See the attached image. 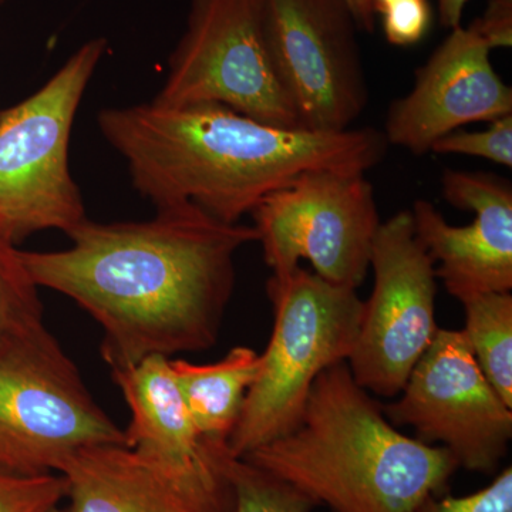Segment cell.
Segmentation results:
<instances>
[{"label":"cell","instance_id":"obj_1","mask_svg":"<svg viewBox=\"0 0 512 512\" xmlns=\"http://www.w3.org/2000/svg\"><path fill=\"white\" fill-rule=\"evenodd\" d=\"M60 251H20L37 288L73 299L104 332L111 370L151 356L211 348L235 288V256L258 242L192 204L143 222L84 220Z\"/></svg>","mask_w":512,"mask_h":512},{"label":"cell","instance_id":"obj_2","mask_svg":"<svg viewBox=\"0 0 512 512\" xmlns=\"http://www.w3.org/2000/svg\"><path fill=\"white\" fill-rule=\"evenodd\" d=\"M97 124L156 210L192 204L227 224L308 171L366 174L389 147L376 128L278 127L220 104L113 107Z\"/></svg>","mask_w":512,"mask_h":512},{"label":"cell","instance_id":"obj_3","mask_svg":"<svg viewBox=\"0 0 512 512\" xmlns=\"http://www.w3.org/2000/svg\"><path fill=\"white\" fill-rule=\"evenodd\" d=\"M332 512H414L446 493L457 461L400 433L348 362L320 373L298 424L242 458Z\"/></svg>","mask_w":512,"mask_h":512},{"label":"cell","instance_id":"obj_4","mask_svg":"<svg viewBox=\"0 0 512 512\" xmlns=\"http://www.w3.org/2000/svg\"><path fill=\"white\" fill-rule=\"evenodd\" d=\"M274 329L258 379L249 390L228 450L244 458L289 433L301 419L320 373L348 362L355 349L363 303L357 289L329 284L301 265L272 275L268 285Z\"/></svg>","mask_w":512,"mask_h":512},{"label":"cell","instance_id":"obj_5","mask_svg":"<svg viewBox=\"0 0 512 512\" xmlns=\"http://www.w3.org/2000/svg\"><path fill=\"white\" fill-rule=\"evenodd\" d=\"M109 43L80 46L45 86L0 113V237L18 245L36 232L64 234L87 220L69 146L84 93Z\"/></svg>","mask_w":512,"mask_h":512},{"label":"cell","instance_id":"obj_6","mask_svg":"<svg viewBox=\"0 0 512 512\" xmlns=\"http://www.w3.org/2000/svg\"><path fill=\"white\" fill-rule=\"evenodd\" d=\"M126 446L46 326L0 343V468L60 473L86 448Z\"/></svg>","mask_w":512,"mask_h":512},{"label":"cell","instance_id":"obj_7","mask_svg":"<svg viewBox=\"0 0 512 512\" xmlns=\"http://www.w3.org/2000/svg\"><path fill=\"white\" fill-rule=\"evenodd\" d=\"M153 103L220 104L272 126L302 128L269 56L258 0H191Z\"/></svg>","mask_w":512,"mask_h":512},{"label":"cell","instance_id":"obj_8","mask_svg":"<svg viewBox=\"0 0 512 512\" xmlns=\"http://www.w3.org/2000/svg\"><path fill=\"white\" fill-rule=\"evenodd\" d=\"M272 275L308 261L329 284L357 289L370 268L380 221L366 174L315 170L272 192L251 212Z\"/></svg>","mask_w":512,"mask_h":512},{"label":"cell","instance_id":"obj_9","mask_svg":"<svg viewBox=\"0 0 512 512\" xmlns=\"http://www.w3.org/2000/svg\"><path fill=\"white\" fill-rule=\"evenodd\" d=\"M262 33L303 130H349L369 101L346 0H258Z\"/></svg>","mask_w":512,"mask_h":512},{"label":"cell","instance_id":"obj_10","mask_svg":"<svg viewBox=\"0 0 512 512\" xmlns=\"http://www.w3.org/2000/svg\"><path fill=\"white\" fill-rule=\"evenodd\" d=\"M372 295L363 303L355 349L348 360L366 392L394 399L436 336L437 276L417 238L410 210L382 222L373 239Z\"/></svg>","mask_w":512,"mask_h":512},{"label":"cell","instance_id":"obj_11","mask_svg":"<svg viewBox=\"0 0 512 512\" xmlns=\"http://www.w3.org/2000/svg\"><path fill=\"white\" fill-rule=\"evenodd\" d=\"M394 402L393 426L446 448L458 468L493 476L512 439V409L481 372L463 330L439 329Z\"/></svg>","mask_w":512,"mask_h":512},{"label":"cell","instance_id":"obj_12","mask_svg":"<svg viewBox=\"0 0 512 512\" xmlns=\"http://www.w3.org/2000/svg\"><path fill=\"white\" fill-rule=\"evenodd\" d=\"M130 407L126 447L194 512H232L228 447L212 446L195 427L171 372L170 359L151 356L111 370Z\"/></svg>","mask_w":512,"mask_h":512},{"label":"cell","instance_id":"obj_13","mask_svg":"<svg viewBox=\"0 0 512 512\" xmlns=\"http://www.w3.org/2000/svg\"><path fill=\"white\" fill-rule=\"evenodd\" d=\"M490 53L473 26L451 29L414 72L413 89L390 106L387 143L423 156L458 128L512 114V89L495 72Z\"/></svg>","mask_w":512,"mask_h":512},{"label":"cell","instance_id":"obj_14","mask_svg":"<svg viewBox=\"0 0 512 512\" xmlns=\"http://www.w3.org/2000/svg\"><path fill=\"white\" fill-rule=\"evenodd\" d=\"M443 195L448 204L471 211L466 227L448 224L431 202L414 201V231L433 262L436 276L456 299L474 293L511 292L512 188L498 175L444 171Z\"/></svg>","mask_w":512,"mask_h":512},{"label":"cell","instance_id":"obj_15","mask_svg":"<svg viewBox=\"0 0 512 512\" xmlns=\"http://www.w3.org/2000/svg\"><path fill=\"white\" fill-rule=\"evenodd\" d=\"M64 512H194L126 446L86 448L64 464Z\"/></svg>","mask_w":512,"mask_h":512},{"label":"cell","instance_id":"obj_16","mask_svg":"<svg viewBox=\"0 0 512 512\" xmlns=\"http://www.w3.org/2000/svg\"><path fill=\"white\" fill-rule=\"evenodd\" d=\"M170 366L201 436L212 446L228 447L245 399L261 372L262 353L237 346L220 362L211 365L170 359Z\"/></svg>","mask_w":512,"mask_h":512},{"label":"cell","instance_id":"obj_17","mask_svg":"<svg viewBox=\"0 0 512 512\" xmlns=\"http://www.w3.org/2000/svg\"><path fill=\"white\" fill-rule=\"evenodd\" d=\"M466 312L464 335L481 372L512 409V295L474 293L458 299Z\"/></svg>","mask_w":512,"mask_h":512},{"label":"cell","instance_id":"obj_18","mask_svg":"<svg viewBox=\"0 0 512 512\" xmlns=\"http://www.w3.org/2000/svg\"><path fill=\"white\" fill-rule=\"evenodd\" d=\"M45 326L39 288L20 249L0 237V343Z\"/></svg>","mask_w":512,"mask_h":512},{"label":"cell","instance_id":"obj_19","mask_svg":"<svg viewBox=\"0 0 512 512\" xmlns=\"http://www.w3.org/2000/svg\"><path fill=\"white\" fill-rule=\"evenodd\" d=\"M227 474L234 490L232 512H312L318 507L298 488L242 458H228Z\"/></svg>","mask_w":512,"mask_h":512},{"label":"cell","instance_id":"obj_20","mask_svg":"<svg viewBox=\"0 0 512 512\" xmlns=\"http://www.w3.org/2000/svg\"><path fill=\"white\" fill-rule=\"evenodd\" d=\"M64 498L62 474H20L0 468V512H50Z\"/></svg>","mask_w":512,"mask_h":512},{"label":"cell","instance_id":"obj_21","mask_svg":"<svg viewBox=\"0 0 512 512\" xmlns=\"http://www.w3.org/2000/svg\"><path fill=\"white\" fill-rule=\"evenodd\" d=\"M431 151L437 154L480 157L511 168L512 114L491 121L483 131H453L437 140Z\"/></svg>","mask_w":512,"mask_h":512},{"label":"cell","instance_id":"obj_22","mask_svg":"<svg viewBox=\"0 0 512 512\" xmlns=\"http://www.w3.org/2000/svg\"><path fill=\"white\" fill-rule=\"evenodd\" d=\"M414 512H512V468L505 467L487 487L464 497L429 495Z\"/></svg>","mask_w":512,"mask_h":512},{"label":"cell","instance_id":"obj_23","mask_svg":"<svg viewBox=\"0 0 512 512\" xmlns=\"http://www.w3.org/2000/svg\"><path fill=\"white\" fill-rule=\"evenodd\" d=\"M380 15L387 42L400 47L420 43L429 33L433 20L429 0H396Z\"/></svg>","mask_w":512,"mask_h":512},{"label":"cell","instance_id":"obj_24","mask_svg":"<svg viewBox=\"0 0 512 512\" xmlns=\"http://www.w3.org/2000/svg\"><path fill=\"white\" fill-rule=\"evenodd\" d=\"M491 50L512 45V0H490L483 16L471 23Z\"/></svg>","mask_w":512,"mask_h":512},{"label":"cell","instance_id":"obj_25","mask_svg":"<svg viewBox=\"0 0 512 512\" xmlns=\"http://www.w3.org/2000/svg\"><path fill=\"white\" fill-rule=\"evenodd\" d=\"M355 16L359 32L373 33L376 28V13L372 0H346Z\"/></svg>","mask_w":512,"mask_h":512},{"label":"cell","instance_id":"obj_26","mask_svg":"<svg viewBox=\"0 0 512 512\" xmlns=\"http://www.w3.org/2000/svg\"><path fill=\"white\" fill-rule=\"evenodd\" d=\"M437 2H439L441 26L448 30L461 26V19H463L468 0H437Z\"/></svg>","mask_w":512,"mask_h":512},{"label":"cell","instance_id":"obj_27","mask_svg":"<svg viewBox=\"0 0 512 512\" xmlns=\"http://www.w3.org/2000/svg\"><path fill=\"white\" fill-rule=\"evenodd\" d=\"M396 0H372L373 9H375V13L382 12L383 9H386L387 6L392 5Z\"/></svg>","mask_w":512,"mask_h":512},{"label":"cell","instance_id":"obj_28","mask_svg":"<svg viewBox=\"0 0 512 512\" xmlns=\"http://www.w3.org/2000/svg\"><path fill=\"white\" fill-rule=\"evenodd\" d=\"M50 512H64V508L57 507V508H55V510L50 511Z\"/></svg>","mask_w":512,"mask_h":512},{"label":"cell","instance_id":"obj_29","mask_svg":"<svg viewBox=\"0 0 512 512\" xmlns=\"http://www.w3.org/2000/svg\"><path fill=\"white\" fill-rule=\"evenodd\" d=\"M5 2H8V0H0V5H2V3H5Z\"/></svg>","mask_w":512,"mask_h":512},{"label":"cell","instance_id":"obj_30","mask_svg":"<svg viewBox=\"0 0 512 512\" xmlns=\"http://www.w3.org/2000/svg\"><path fill=\"white\" fill-rule=\"evenodd\" d=\"M0 113H2V111H0Z\"/></svg>","mask_w":512,"mask_h":512}]
</instances>
